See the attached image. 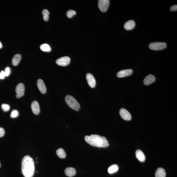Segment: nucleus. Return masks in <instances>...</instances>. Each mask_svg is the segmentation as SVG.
Returning a JSON list of instances; mask_svg holds the SVG:
<instances>
[{"label":"nucleus","instance_id":"1a4fd4ad","mask_svg":"<svg viewBox=\"0 0 177 177\" xmlns=\"http://www.w3.org/2000/svg\"><path fill=\"white\" fill-rule=\"evenodd\" d=\"M86 78L88 84L90 87L94 88L96 85V82L95 77L90 73L86 75Z\"/></svg>","mask_w":177,"mask_h":177},{"label":"nucleus","instance_id":"cd10ccee","mask_svg":"<svg viewBox=\"0 0 177 177\" xmlns=\"http://www.w3.org/2000/svg\"><path fill=\"white\" fill-rule=\"evenodd\" d=\"M5 76L4 71H2L0 73V79H3L4 78Z\"/></svg>","mask_w":177,"mask_h":177},{"label":"nucleus","instance_id":"b1692460","mask_svg":"<svg viewBox=\"0 0 177 177\" xmlns=\"http://www.w3.org/2000/svg\"><path fill=\"white\" fill-rule=\"evenodd\" d=\"M19 115V113L18 111L16 110H14L12 111L10 116L12 118H15L18 117Z\"/></svg>","mask_w":177,"mask_h":177},{"label":"nucleus","instance_id":"9d476101","mask_svg":"<svg viewBox=\"0 0 177 177\" xmlns=\"http://www.w3.org/2000/svg\"><path fill=\"white\" fill-rule=\"evenodd\" d=\"M133 73V71L131 69L124 70L118 72L117 73V76L119 78H122L130 76Z\"/></svg>","mask_w":177,"mask_h":177},{"label":"nucleus","instance_id":"6e6552de","mask_svg":"<svg viewBox=\"0 0 177 177\" xmlns=\"http://www.w3.org/2000/svg\"><path fill=\"white\" fill-rule=\"evenodd\" d=\"M119 113L121 117L125 121H129L131 120L132 118L131 115L127 110L125 109H121L120 110Z\"/></svg>","mask_w":177,"mask_h":177},{"label":"nucleus","instance_id":"ddd939ff","mask_svg":"<svg viewBox=\"0 0 177 177\" xmlns=\"http://www.w3.org/2000/svg\"><path fill=\"white\" fill-rule=\"evenodd\" d=\"M156 81V77L153 75L150 74L145 78L144 83L145 85H148L153 83Z\"/></svg>","mask_w":177,"mask_h":177},{"label":"nucleus","instance_id":"412c9836","mask_svg":"<svg viewBox=\"0 0 177 177\" xmlns=\"http://www.w3.org/2000/svg\"><path fill=\"white\" fill-rule=\"evenodd\" d=\"M40 48L42 51L46 52H49L51 51V48L47 44H44L40 46Z\"/></svg>","mask_w":177,"mask_h":177},{"label":"nucleus","instance_id":"2eb2a0df","mask_svg":"<svg viewBox=\"0 0 177 177\" xmlns=\"http://www.w3.org/2000/svg\"><path fill=\"white\" fill-rule=\"evenodd\" d=\"M65 173L67 176L72 177L74 176L76 174V169L72 167L67 168L65 170Z\"/></svg>","mask_w":177,"mask_h":177},{"label":"nucleus","instance_id":"4be33fe9","mask_svg":"<svg viewBox=\"0 0 177 177\" xmlns=\"http://www.w3.org/2000/svg\"><path fill=\"white\" fill-rule=\"evenodd\" d=\"M42 14L43 15V19L45 21H48L49 19V15L50 13L47 9H44L43 10Z\"/></svg>","mask_w":177,"mask_h":177},{"label":"nucleus","instance_id":"0eeeda50","mask_svg":"<svg viewBox=\"0 0 177 177\" xmlns=\"http://www.w3.org/2000/svg\"><path fill=\"white\" fill-rule=\"evenodd\" d=\"M70 61V58L69 57L65 56L58 59L56 60V62L58 65L64 66L69 65Z\"/></svg>","mask_w":177,"mask_h":177},{"label":"nucleus","instance_id":"7ed1b4c3","mask_svg":"<svg viewBox=\"0 0 177 177\" xmlns=\"http://www.w3.org/2000/svg\"><path fill=\"white\" fill-rule=\"evenodd\" d=\"M65 100L67 104L71 108L76 111H78L81 108L79 103L73 97L70 95L66 96Z\"/></svg>","mask_w":177,"mask_h":177},{"label":"nucleus","instance_id":"9b49d317","mask_svg":"<svg viewBox=\"0 0 177 177\" xmlns=\"http://www.w3.org/2000/svg\"><path fill=\"white\" fill-rule=\"evenodd\" d=\"M32 111L35 115H37L39 114L40 112V108L39 104L38 102L36 101L32 102L31 105Z\"/></svg>","mask_w":177,"mask_h":177},{"label":"nucleus","instance_id":"7c9ffc66","mask_svg":"<svg viewBox=\"0 0 177 177\" xmlns=\"http://www.w3.org/2000/svg\"><path fill=\"white\" fill-rule=\"evenodd\" d=\"M0 167H1V163H0Z\"/></svg>","mask_w":177,"mask_h":177},{"label":"nucleus","instance_id":"f03ea898","mask_svg":"<svg viewBox=\"0 0 177 177\" xmlns=\"http://www.w3.org/2000/svg\"><path fill=\"white\" fill-rule=\"evenodd\" d=\"M85 139L87 142L94 147L105 148L109 145L108 141L106 138L99 135H87L85 136Z\"/></svg>","mask_w":177,"mask_h":177},{"label":"nucleus","instance_id":"dca6fc26","mask_svg":"<svg viewBox=\"0 0 177 177\" xmlns=\"http://www.w3.org/2000/svg\"><path fill=\"white\" fill-rule=\"evenodd\" d=\"M136 158L140 162H143L145 161V156L144 153L140 150H138L136 152Z\"/></svg>","mask_w":177,"mask_h":177},{"label":"nucleus","instance_id":"c756f323","mask_svg":"<svg viewBox=\"0 0 177 177\" xmlns=\"http://www.w3.org/2000/svg\"><path fill=\"white\" fill-rule=\"evenodd\" d=\"M2 43L0 42V49L2 48Z\"/></svg>","mask_w":177,"mask_h":177},{"label":"nucleus","instance_id":"20e7f679","mask_svg":"<svg viewBox=\"0 0 177 177\" xmlns=\"http://www.w3.org/2000/svg\"><path fill=\"white\" fill-rule=\"evenodd\" d=\"M167 46L166 43L164 42H155L151 43L149 45V48L151 50H159L163 49L166 48Z\"/></svg>","mask_w":177,"mask_h":177},{"label":"nucleus","instance_id":"423d86ee","mask_svg":"<svg viewBox=\"0 0 177 177\" xmlns=\"http://www.w3.org/2000/svg\"><path fill=\"white\" fill-rule=\"evenodd\" d=\"M15 92L16 97L18 99L24 96L25 92V87L24 84L21 83L18 84L15 88Z\"/></svg>","mask_w":177,"mask_h":177},{"label":"nucleus","instance_id":"6ab92c4d","mask_svg":"<svg viewBox=\"0 0 177 177\" xmlns=\"http://www.w3.org/2000/svg\"><path fill=\"white\" fill-rule=\"evenodd\" d=\"M56 154L58 157L61 158H64L66 157L65 151L63 149L60 148L56 151Z\"/></svg>","mask_w":177,"mask_h":177},{"label":"nucleus","instance_id":"393cba45","mask_svg":"<svg viewBox=\"0 0 177 177\" xmlns=\"http://www.w3.org/2000/svg\"><path fill=\"white\" fill-rule=\"evenodd\" d=\"M2 108L4 111H8L10 109V106L9 105L6 104H3L2 105Z\"/></svg>","mask_w":177,"mask_h":177},{"label":"nucleus","instance_id":"c85d7f7f","mask_svg":"<svg viewBox=\"0 0 177 177\" xmlns=\"http://www.w3.org/2000/svg\"><path fill=\"white\" fill-rule=\"evenodd\" d=\"M170 10L171 11H177V5H175L171 6L170 7Z\"/></svg>","mask_w":177,"mask_h":177},{"label":"nucleus","instance_id":"a878e982","mask_svg":"<svg viewBox=\"0 0 177 177\" xmlns=\"http://www.w3.org/2000/svg\"><path fill=\"white\" fill-rule=\"evenodd\" d=\"M4 73L5 75V76H6V77H8V76L9 75L10 73H11V70H10V68L9 67H6L5 69Z\"/></svg>","mask_w":177,"mask_h":177},{"label":"nucleus","instance_id":"f3484780","mask_svg":"<svg viewBox=\"0 0 177 177\" xmlns=\"http://www.w3.org/2000/svg\"><path fill=\"white\" fill-rule=\"evenodd\" d=\"M156 177H166V173L164 169L162 168H158L156 170Z\"/></svg>","mask_w":177,"mask_h":177},{"label":"nucleus","instance_id":"5701e85b","mask_svg":"<svg viewBox=\"0 0 177 177\" xmlns=\"http://www.w3.org/2000/svg\"><path fill=\"white\" fill-rule=\"evenodd\" d=\"M76 14V12L75 11L73 10H69L67 12L66 15L68 18H71L75 15Z\"/></svg>","mask_w":177,"mask_h":177},{"label":"nucleus","instance_id":"a211bd4d","mask_svg":"<svg viewBox=\"0 0 177 177\" xmlns=\"http://www.w3.org/2000/svg\"><path fill=\"white\" fill-rule=\"evenodd\" d=\"M21 59V55L19 54H16L13 58L12 63L14 66H16L19 64Z\"/></svg>","mask_w":177,"mask_h":177},{"label":"nucleus","instance_id":"f8f14e48","mask_svg":"<svg viewBox=\"0 0 177 177\" xmlns=\"http://www.w3.org/2000/svg\"><path fill=\"white\" fill-rule=\"evenodd\" d=\"M37 86L39 91L42 94L46 92V88L44 81L41 79H38L37 81Z\"/></svg>","mask_w":177,"mask_h":177},{"label":"nucleus","instance_id":"4468645a","mask_svg":"<svg viewBox=\"0 0 177 177\" xmlns=\"http://www.w3.org/2000/svg\"><path fill=\"white\" fill-rule=\"evenodd\" d=\"M135 24L134 20H130L126 22L124 25V28L127 30H132L135 26Z\"/></svg>","mask_w":177,"mask_h":177},{"label":"nucleus","instance_id":"aec40b11","mask_svg":"<svg viewBox=\"0 0 177 177\" xmlns=\"http://www.w3.org/2000/svg\"><path fill=\"white\" fill-rule=\"evenodd\" d=\"M118 166L117 165L114 164L109 168L108 172L110 174H113L118 171Z\"/></svg>","mask_w":177,"mask_h":177},{"label":"nucleus","instance_id":"bb28decb","mask_svg":"<svg viewBox=\"0 0 177 177\" xmlns=\"http://www.w3.org/2000/svg\"><path fill=\"white\" fill-rule=\"evenodd\" d=\"M5 131L3 128L0 127V138L2 137L4 135Z\"/></svg>","mask_w":177,"mask_h":177},{"label":"nucleus","instance_id":"39448f33","mask_svg":"<svg viewBox=\"0 0 177 177\" xmlns=\"http://www.w3.org/2000/svg\"><path fill=\"white\" fill-rule=\"evenodd\" d=\"M109 5L110 1L109 0H99L98 1V6L102 12H106L108 10Z\"/></svg>","mask_w":177,"mask_h":177},{"label":"nucleus","instance_id":"f257e3e1","mask_svg":"<svg viewBox=\"0 0 177 177\" xmlns=\"http://www.w3.org/2000/svg\"><path fill=\"white\" fill-rule=\"evenodd\" d=\"M22 172L25 177H33L35 171L34 161L30 156H26L22 161Z\"/></svg>","mask_w":177,"mask_h":177}]
</instances>
